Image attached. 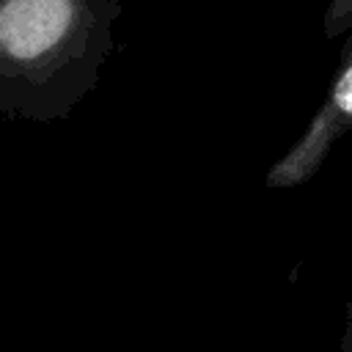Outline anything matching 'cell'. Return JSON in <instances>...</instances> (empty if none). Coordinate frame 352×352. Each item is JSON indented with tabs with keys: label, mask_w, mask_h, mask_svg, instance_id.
<instances>
[{
	"label": "cell",
	"mask_w": 352,
	"mask_h": 352,
	"mask_svg": "<svg viewBox=\"0 0 352 352\" xmlns=\"http://www.w3.org/2000/svg\"><path fill=\"white\" fill-rule=\"evenodd\" d=\"M118 14V0H0V116H69L99 82Z\"/></svg>",
	"instance_id": "obj_1"
},
{
	"label": "cell",
	"mask_w": 352,
	"mask_h": 352,
	"mask_svg": "<svg viewBox=\"0 0 352 352\" xmlns=\"http://www.w3.org/2000/svg\"><path fill=\"white\" fill-rule=\"evenodd\" d=\"M349 33L341 55V69L330 82V91L294 146L267 170V187H300L311 182L327 162L344 135L352 132V0H330L324 14V36L336 38Z\"/></svg>",
	"instance_id": "obj_2"
},
{
	"label": "cell",
	"mask_w": 352,
	"mask_h": 352,
	"mask_svg": "<svg viewBox=\"0 0 352 352\" xmlns=\"http://www.w3.org/2000/svg\"><path fill=\"white\" fill-rule=\"evenodd\" d=\"M341 352H352V302L346 308V324H344V336H341Z\"/></svg>",
	"instance_id": "obj_3"
}]
</instances>
